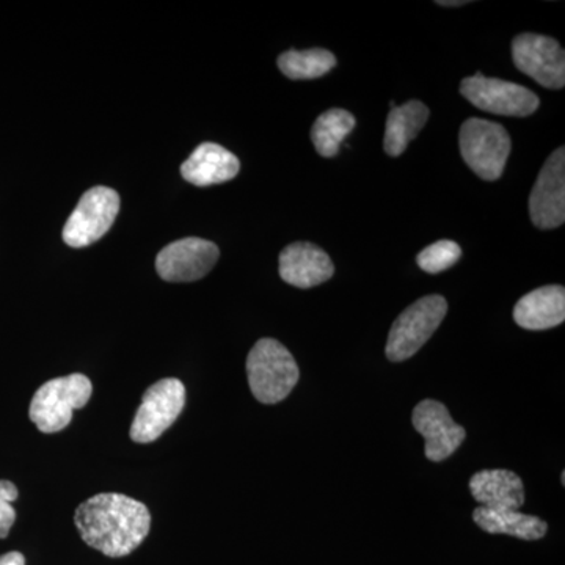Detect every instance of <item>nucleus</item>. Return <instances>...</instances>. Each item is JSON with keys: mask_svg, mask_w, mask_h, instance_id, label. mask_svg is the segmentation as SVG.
I'll return each mask as SVG.
<instances>
[{"mask_svg": "<svg viewBox=\"0 0 565 565\" xmlns=\"http://www.w3.org/2000/svg\"><path fill=\"white\" fill-rule=\"evenodd\" d=\"M221 250L211 241L184 237L162 248L156 259V269L162 280L170 282L196 281L206 277L218 262Z\"/></svg>", "mask_w": 565, "mask_h": 565, "instance_id": "obj_10", "label": "nucleus"}, {"mask_svg": "<svg viewBox=\"0 0 565 565\" xmlns=\"http://www.w3.org/2000/svg\"><path fill=\"white\" fill-rule=\"evenodd\" d=\"M412 422L426 440L424 455L433 462H441L455 455L467 437L463 427L452 419L448 408L438 401H422L415 407Z\"/></svg>", "mask_w": 565, "mask_h": 565, "instance_id": "obj_12", "label": "nucleus"}, {"mask_svg": "<svg viewBox=\"0 0 565 565\" xmlns=\"http://www.w3.org/2000/svg\"><path fill=\"white\" fill-rule=\"evenodd\" d=\"M278 68L292 81L318 79L337 66V57L327 50L286 51L278 57Z\"/></svg>", "mask_w": 565, "mask_h": 565, "instance_id": "obj_20", "label": "nucleus"}, {"mask_svg": "<svg viewBox=\"0 0 565 565\" xmlns=\"http://www.w3.org/2000/svg\"><path fill=\"white\" fill-rule=\"evenodd\" d=\"M462 256V248L455 241H438L424 248L418 256L416 263L422 270L427 274H440L449 267L455 266Z\"/></svg>", "mask_w": 565, "mask_h": 565, "instance_id": "obj_21", "label": "nucleus"}, {"mask_svg": "<svg viewBox=\"0 0 565 565\" xmlns=\"http://www.w3.org/2000/svg\"><path fill=\"white\" fill-rule=\"evenodd\" d=\"M470 492L481 508L493 511H519L525 504V487L514 471H478L470 479Z\"/></svg>", "mask_w": 565, "mask_h": 565, "instance_id": "obj_15", "label": "nucleus"}, {"mask_svg": "<svg viewBox=\"0 0 565 565\" xmlns=\"http://www.w3.org/2000/svg\"><path fill=\"white\" fill-rule=\"evenodd\" d=\"M429 120V109L422 102H408L393 107L386 120L384 148L392 158L403 154Z\"/></svg>", "mask_w": 565, "mask_h": 565, "instance_id": "obj_18", "label": "nucleus"}, {"mask_svg": "<svg viewBox=\"0 0 565 565\" xmlns=\"http://www.w3.org/2000/svg\"><path fill=\"white\" fill-rule=\"evenodd\" d=\"M459 147L463 161L481 180L497 181L511 154V137L498 122L468 118L460 128Z\"/></svg>", "mask_w": 565, "mask_h": 565, "instance_id": "obj_4", "label": "nucleus"}, {"mask_svg": "<svg viewBox=\"0 0 565 565\" xmlns=\"http://www.w3.org/2000/svg\"><path fill=\"white\" fill-rule=\"evenodd\" d=\"M448 313L445 297L426 296L416 300L394 321L386 341V356L390 362H404L423 348Z\"/></svg>", "mask_w": 565, "mask_h": 565, "instance_id": "obj_5", "label": "nucleus"}, {"mask_svg": "<svg viewBox=\"0 0 565 565\" xmlns=\"http://www.w3.org/2000/svg\"><path fill=\"white\" fill-rule=\"evenodd\" d=\"M17 500V486L10 481H0V539H6L17 522V511L13 508Z\"/></svg>", "mask_w": 565, "mask_h": 565, "instance_id": "obj_22", "label": "nucleus"}, {"mask_svg": "<svg viewBox=\"0 0 565 565\" xmlns=\"http://www.w3.org/2000/svg\"><path fill=\"white\" fill-rule=\"evenodd\" d=\"M247 375L253 396L263 404L285 401L300 377L292 353L273 338H263L253 345L247 359Z\"/></svg>", "mask_w": 565, "mask_h": 565, "instance_id": "obj_2", "label": "nucleus"}, {"mask_svg": "<svg viewBox=\"0 0 565 565\" xmlns=\"http://www.w3.org/2000/svg\"><path fill=\"white\" fill-rule=\"evenodd\" d=\"M333 274L332 259L318 245L294 243L280 253L281 280L296 288H315L330 280Z\"/></svg>", "mask_w": 565, "mask_h": 565, "instance_id": "obj_13", "label": "nucleus"}, {"mask_svg": "<svg viewBox=\"0 0 565 565\" xmlns=\"http://www.w3.org/2000/svg\"><path fill=\"white\" fill-rule=\"evenodd\" d=\"M516 68L541 84L559 90L565 85V54L561 44L539 33H522L512 41Z\"/></svg>", "mask_w": 565, "mask_h": 565, "instance_id": "obj_9", "label": "nucleus"}, {"mask_svg": "<svg viewBox=\"0 0 565 565\" xmlns=\"http://www.w3.org/2000/svg\"><path fill=\"white\" fill-rule=\"evenodd\" d=\"M468 0H452V2H449V0H438L437 6L441 7H462L467 6Z\"/></svg>", "mask_w": 565, "mask_h": 565, "instance_id": "obj_24", "label": "nucleus"}, {"mask_svg": "<svg viewBox=\"0 0 565 565\" xmlns=\"http://www.w3.org/2000/svg\"><path fill=\"white\" fill-rule=\"evenodd\" d=\"M93 385L84 374H71L52 379L41 385L33 396L29 416L40 433H61L70 426L73 412L85 407L90 401Z\"/></svg>", "mask_w": 565, "mask_h": 565, "instance_id": "obj_3", "label": "nucleus"}, {"mask_svg": "<svg viewBox=\"0 0 565 565\" xmlns=\"http://www.w3.org/2000/svg\"><path fill=\"white\" fill-rule=\"evenodd\" d=\"M531 221L541 230H553L565 221V148L553 152L535 181L530 196Z\"/></svg>", "mask_w": 565, "mask_h": 565, "instance_id": "obj_11", "label": "nucleus"}, {"mask_svg": "<svg viewBox=\"0 0 565 565\" xmlns=\"http://www.w3.org/2000/svg\"><path fill=\"white\" fill-rule=\"evenodd\" d=\"M473 520L486 533L508 534L522 541H539L548 531L544 520L519 511H493L479 505L475 509Z\"/></svg>", "mask_w": 565, "mask_h": 565, "instance_id": "obj_17", "label": "nucleus"}, {"mask_svg": "<svg viewBox=\"0 0 565 565\" xmlns=\"http://www.w3.org/2000/svg\"><path fill=\"white\" fill-rule=\"evenodd\" d=\"M85 544L109 557L131 555L147 539L151 514L147 505L120 493L88 498L74 515Z\"/></svg>", "mask_w": 565, "mask_h": 565, "instance_id": "obj_1", "label": "nucleus"}, {"mask_svg": "<svg viewBox=\"0 0 565 565\" xmlns=\"http://www.w3.org/2000/svg\"><path fill=\"white\" fill-rule=\"evenodd\" d=\"M0 565H25V559L21 553L10 552L0 556Z\"/></svg>", "mask_w": 565, "mask_h": 565, "instance_id": "obj_23", "label": "nucleus"}, {"mask_svg": "<svg viewBox=\"0 0 565 565\" xmlns=\"http://www.w3.org/2000/svg\"><path fill=\"white\" fill-rule=\"evenodd\" d=\"M355 117L344 109H330L319 115L313 128L311 140L316 151L322 158H334L340 152L341 143L355 128Z\"/></svg>", "mask_w": 565, "mask_h": 565, "instance_id": "obj_19", "label": "nucleus"}, {"mask_svg": "<svg viewBox=\"0 0 565 565\" xmlns=\"http://www.w3.org/2000/svg\"><path fill=\"white\" fill-rule=\"evenodd\" d=\"M241 162L233 152L217 143L204 141L189 156L181 166V174L185 181L199 188L223 184L237 177Z\"/></svg>", "mask_w": 565, "mask_h": 565, "instance_id": "obj_14", "label": "nucleus"}, {"mask_svg": "<svg viewBox=\"0 0 565 565\" xmlns=\"http://www.w3.org/2000/svg\"><path fill=\"white\" fill-rule=\"evenodd\" d=\"M514 319L522 329L546 330L565 319L564 286H544L523 296L514 308Z\"/></svg>", "mask_w": 565, "mask_h": 565, "instance_id": "obj_16", "label": "nucleus"}, {"mask_svg": "<svg viewBox=\"0 0 565 565\" xmlns=\"http://www.w3.org/2000/svg\"><path fill=\"white\" fill-rule=\"evenodd\" d=\"M460 93L479 110L504 117H530L541 104L537 95L530 88L514 82L486 77L482 73L465 77L460 84Z\"/></svg>", "mask_w": 565, "mask_h": 565, "instance_id": "obj_8", "label": "nucleus"}, {"mask_svg": "<svg viewBox=\"0 0 565 565\" xmlns=\"http://www.w3.org/2000/svg\"><path fill=\"white\" fill-rule=\"evenodd\" d=\"M120 212V195L110 188L96 185L82 195L63 228V241L73 248L98 243L109 232Z\"/></svg>", "mask_w": 565, "mask_h": 565, "instance_id": "obj_6", "label": "nucleus"}, {"mask_svg": "<svg viewBox=\"0 0 565 565\" xmlns=\"http://www.w3.org/2000/svg\"><path fill=\"white\" fill-rule=\"evenodd\" d=\"M185 405V388L178 379L156 382L143 394L131 426L136 444H151L173 426Z\"/></svg>", "mask_w": 565, "mask_h": 565, "instance_id": "obj_7", "label": "nucleus"}]
</instances>
